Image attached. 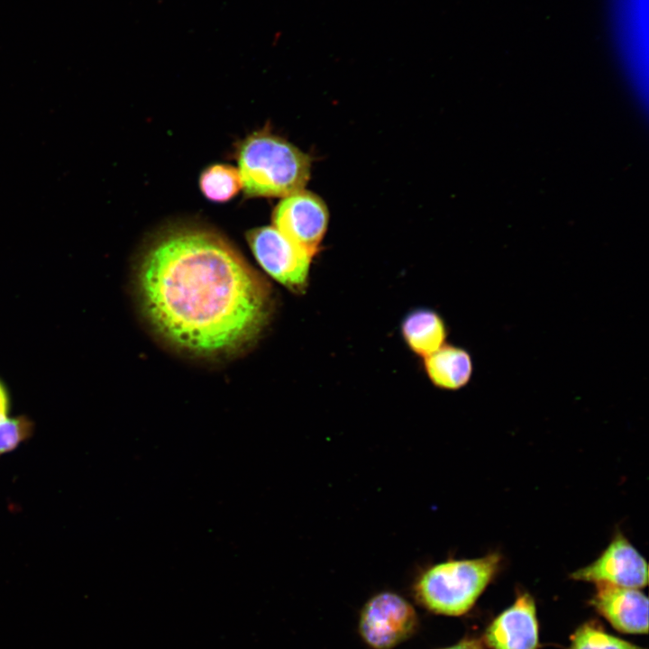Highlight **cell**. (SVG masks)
Instances as JSON below:
<instances>
[{
  "mask_svg": "<svg viewBox=\"0 0 649 649\" xmlns=\"http://www.w3.org/2000/svg\"><path fill=\"white\" fill-rule=\"evenodd\" d=\"M133 292L144 323L162 343L194 359L243 353L274 311L270 285L220 233L178 222L142 246Z\"/></svg>",
  "mask_w": 649,
  "mask_h": 649,
  "instance_id": "cell-1",
  "label": "cell"
},
{
  "mask_svg": "<svg viewBox=\"0 0 649 649\" xmlns=\"http://www.w3.org/2000/svg\"><path fill=\"white\" fill-rule=\"evenodd\" d=\"M502 561V555L493 552L478 558H450L425 565L411 582V596L432 614L462 616L497 576Z\"/></svg>",
  "mask_w": 649,
  "mask_h": 649,
  "instance_id": "cell-2",
  "label": "cell"
},
{
  "mask_svg": "<svg viewBox=\"0 0 649 649\" xmlns=\"http://www.w3.org/2000/svg\"><path fill=\"white\" fill-rule=\"evenodd\" d=\"M235 157L249 197H285L303 189L310 177L308 155L267 127L240 141Z\"/></svg>",
  "mask_w": 649,
  "mask_h": 649,
  "instance_id": "cell-3",
  "label": "cell"
},
{
  "mask_svg": "<svg viewBox=\"0 0 649 649\" xmlns=\"http://www.w3.org/2000/svg\"><path fill=\"white\" fill-rule=\"evenodd\" d=\"M418 628L416 608L391 590L374 594L360 611L358 632L371 649H394L415 635Z\"/></svg>",
  "mask_w": 649,
  "mask_h": 649,
  "instance_id": "cell-4",
  "label": "cell"
},
{
  "mask_svg": "<svg viewBox=\"0 0 649 649\" xmlns=\"http://www.w3.org/2000/svg\"><path fill=\"white\" fill-rule=\"evenodd\" d=\"M248 244L260 266L274 280L294 294L308 286L312 257L274 226H261L246 233Z\"/></svg>",
  "mask_w": 649,
  "mask_h": 649,
  "instance_id": "cell-5",
  "label": "cell"
},
{
  "mask_svg": "<svg viewBox=\"0 0 649 649\" xmlns=\"http://www.w3.org/2000/svg\"><path fill=\"white\" fill-rule=\"evenodd\" d=\"M329 214L316 195L299 190L285 197L273 212V226L312 258L320 249Z\"/></svg>",
  "mask_w": 649,
  "mask_h": 649,
  "instance_id": "cell-6",
  "label": "cell"
},
{
  "mask_svg": "<svg viewBox=\"0 0 649 649\" xmlns=\"http://www.w3.org/2000/svg\"><path fill=\"white\" fill-rule=\"evenodd\" d=\"M571 578L595 584L641 589L648 583V566L631 542L621 532H617L599 556L571 573Z\"/></svg>",
  "mask_w": 649,
  "mask_h": 649,
  "instance_id": "cell-7",
  "label": "cell"
},
{
  "mask_svg": "<svg viewBox=\"0 0 649 649\" xmlns=\"http://www.w3.org/2000/svg\"><path fill=\"white\" fill-rule=\"evenodd\" d=\"M482 641L490 649H537L538 622L534 598L526 591L518 592L515 602L487 627Z\"/></svg>",
  "mask_w": 649,
  "mask_h": 649,
  "instance_id": "cell-8",
  "label": "cell"
},
{
  "mask_svg": "<svg viewBox=\"0 0 649 649\" xmlns=\"http://www.w3.org/2000/svg\"><path fill=\"white\" fill-rule=\"evenodd\" d=\"M590 604L617 630L648 633V599L639 589L596 583Z\"/></svg>",
  "mask_w": 649,
  "mask_h": 649,
  "instance_id": "cell-9",
  "label": "cell"
},
{
  "mask_svg": "<svg viewBox=\"0 0 649 649\" xmlns=\"http://www.w3.org/2000/svg\"><path fill=\"white\" fill-rule=\"evenodd\" d=\"M424 369L434 387L454 391L470 383L474 366L466 349L445 343L424 358Z\"/></svg>",
  "mask_w": 649,
  "mask_h": 649,
  "instance_id": "cell-10",
  "label": "cell"
},
{
  "mask_svg": "<svg viewBox=\"0 0 649 649\" xmlns=\"http://www.w3.org/2000/svg\"><path fill=\"white\" fill-rule=\"evenodd\" d=\"M400 332L410 351L423 358L445 344L448 335L443 318L427 307L409 311L401 322Z\"/></svg>",
  "mask_w": 649,
  "mask_h": 649,
  "instance_id": "cell-11",
  "label": "cell"
},
{
  "mask_svg": "<svg viewBox=\"0 0 649 649\" xmlns=\"http://www.w3.org/2000/svg\"><path fill=\"white\" fill-rule=\"evenodd\" d=\"M203 195L213 202H226L242 188L238 169L226 164H215L206 168L199 178Z\"/></svg>",
  "mask_w": 649,
  "mask_h": 649,
  "instance_id": "cell-12",
  "label": "cell"
},
{
  "mask_svg": "<svg viewBox=\"0 0 649 649\" xmlns=\"http://www.w3.org/2000/svg\"><path fill=\"white\" fill-rule=\"evenodd\" d=\"M569 649H646L607 633L597 622L580 625L571 636Z\"/></svg>",
  "mask_w": 649,
  "mask_h": 649,
  "instance_id": "cell-13",
  "label": "cell"
},
{
  "mask_svg": "<svg viewBox=\"0 0 649 649\" xmlns=\"http://www.w3.org/2000/svg\"><path fill=\"white\" fill-rule=\"evenodd\" d=\"M34 423L26 416L8 417L0 423V456L16 449L32 437Z\"/></svg>",
  "mask_w": 649,
  "mask_h": 649,
  "instance_id": "cell-14",
  "label": "cell"
},
{
  "mask_svg": "<svg viewBox=\"0 0 649 649\" xmlns=\"http://www.w3.org/2000/svg\"><path fill=\"white\" fill-rule=\"evenodd\" d=\"M11 396L6 385L0 379V423L9 417Z\"/></svg>",
  "mask_w": 649,
  "mask_h": 649,
  "instance_id": "cell-15",
  "label": "cell"
},
{
  "mask_svg": "<svg viewBox=\"0 0 649 649\" xmlns=\"http://www.w3.org/2000/svg\"><path fill=\"white\" fill-rule=\"evenodd\" d=\"M440 649H483V641L475 637H464L458 643Z\"/></svg>",
  "mask_w": 649,
  "mask_h": 649,
  "instance_id": "cell-16",
  "label": "cell"
}]
</instances>
